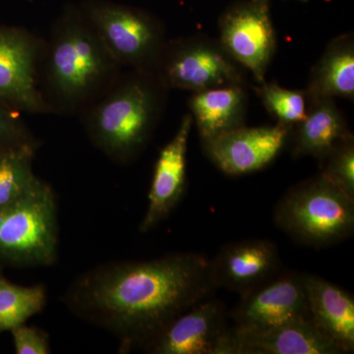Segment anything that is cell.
Listing matches in <instances>:
<instances>
[{"label": "cell", "instance_id": "cell-1", "mask_svg": "<svg viewBox=\"0 0 354 354\" xmlns=\"http://www.w3.org/2000/svg\"><path fill=\"white\" fill-rule=\"evenodd\" d=\"M214 290L205 256L174 253L95 267L72 283L64 302L79 318L118 337L121 351H145L172 321Z\"/></svg>", "mask_w": 354, "mask_h": 354}, {"label": "cell", "instance_id": "cell-2", "mask_svg": "<svg viewBox=\"0 0 354 354\" xmlns=\"http://www.w3.org/2000/svg\"><path fill=\"white\" fill-rule=\"evenodd\" d=\"M111 57L81 8L67 7L44 41L39 90L51 113H82L120 78Z\"/></svg>", "mask_w": 354, "mask_h": 354}, {"label": "cell", "instance_id": "cell-3", "mask_svg": "<svg viewBox=\"0 0 354 354\" xmlns=\"http://www.w3.org/2000/svg\"><path fill=\"white\" fill-rule=\"evenodd\" d=\"M169 90L155 72L132 70L83 111L93 144L118 164H128L148 145Z\"/></svg>", "mask_w": 354, "mask_h": 354}, {"label": "cell", "instance_id": "cell-4", "mask_svg": "<svg viewBox=\"0 0 354 354\" xmlns=\"http://www.w3.org/2000/svg\"><path fill=\"white\" fill-rule=\"evenodd\" d=\"M274 218L279 230L300 243L332 246L353 234L354 199L320 174L288 190Z\"/></svg>", "mask_w": 354, "mask_h": 354}, {"label": "cell", "instance_id": "cell-5", "mask_svg": "<svg viewBox=\"0 0 354 354\" xmlns=\"http://www.w3.org/2000/svg\"><path fill=\"white\" fill-rule=\"evenodd\" d=\"M57 209L48 183H39L0 209V259L17 266H48L57 260Z\"/></svg>", "mask_w": 354, "mask_h": 354}, {"label": "cell", "instance_id": "cell-6", "mask_svg": "<svg viewBox=\"0 0 354 354\" xmlns=\"http://www.w3.org/2000/svg\"><path fill=\"white\" fill-rule=\"evenodd\" d=\"M80 8L116 64L153 72L167 43L160 21L134 7L104 0H90Z\"/></svg>", "mask_w": 354, "mask_h": 354}, {"label": "cell", "instance_id": "cell-7", "mask_svg": "<svg viewBox=\"0 0 354 354\" xmlns=\"http://www.w3.org/2000/svg\"><path fill=\"white\" fill-rule=\"evenodd\" d=\"M156 75L167 88L196 93L227 85H245L243 68L221 48L218 41L191 37L165 43Z\"/></svg>", "mask_w": 354, "mask_h": 354}, {"label": "cell", "instance_id": "cell-8", "mask_svg": "<svg viewBox=\"0 0 354 354\" xmlns=\"http://www.w3.org/2000/svg\"><path fill=\"white\" fill-rule=\"evenodd\" d=\"M44 48L24 28L0 25V104L18 113H51L39 90Z\"/></svg>", "mask_w": 354, "mask_h": 354}, {"label": "cell", "instance_id": "cell-9", "mask_svg": "<svg viewBox=\"0 0 354 354\" xmlns=\"http://www.w3.org/2000/svg\"><path fill=\"white\" fill-rule=\"evenodd\" d=\"M221 48L254 79L265 82L277 48L269 0H245L227 9L218 21Z\"/></svg>", "mask_w": 354, "mask_h": 354}, {"label": "cell", "instance_id": "cell-10", "mask_svg": "<svg viewBox=\"0 0 354 354\" xmlns=\"http://www.w3.org/2000/svg\"><path fill=\"white\" fill-rule=\"evenodd\" d=\"M225 306L209 297L172 321L145 349L153 354H232Z\"/></svg>", "mask_w": 354, "mask_h": 354}, {"label": "cell", "instance_id": "cell-11", "mask_svg": "<svg viewBox=\"0 0 354 354\" xmlns=\"http://www.w3.org/2000/svg\"><path fill=\"white\" fill-rule=\"evenodd\" d=\"M291 130L292 127L281 123L257 127L243 125L202 144L209 160L221 171L228 176H243L274 162L290 138Z\"/></svg>", "mask_w": 354, "mask_h": 354}, {"label": "cell", "instance_id": "cell-12", "mask_svg": "<svg viewBox=\"0 0 354 354\" xmlns=\"http://www.w3.org/2000/svg\"><path fill=\"white\" fill-rule=\"evenodd\" d=\"M237 329L264 330L309 318L304 274H281L241 297L232 312Z\"/></svg>", "mask_w": 354, "mask_h": 354}, {"label": "cell", "instance_id": "cell-13", "mask_svg": "<svg viewBox=\"0 0 354 354\" xmlns=\"http://www.w3.org/2000/svg\"><path fill=\"white\" fill-rule=\"evenodd\" d=\"M192 125V116L185 114L174 136L160 150L149 191L148 208L140 223L141 232H148L165 221L183 196Z\"/></svg>", "mask_w": 354, "mask_h": 354}, {"label": "cell", "instance_id": "cell-14", "mask_svg": "<svg viewBox=\"0 0 354 354\" xmlns=\"http://www.w3.org/2000/svg\"><path fill=\"white\" fill-rule=\"evenodd\" d=\"M278 248L265 239H251L223 247L209 261L214 288H227L241 297L274 276L279 268Z\"/></svg>", "mask_w": 354, "mask_h": 354}, {"label": "cell", "instance_id": "cell-15", "mask_svg": "<svg viewBox=\"0 0 354 354\" xmlns=\"http://www.w3.org/2000/svg\"><path fill=\"white\" fill-rule=\"evenodd\" d=\"M232 354H342L310 318L264 330L232 328Z\"/></svg>", "mask_w": 354, "mask_h": 354}, {"label": "cell", "instance_id": "cell-16", "mask_svg": "<svg viewBox=\"0 0 354 354\" xmlns=\"http://www.w3.org/2000/svg\"><path fill=\"white\" fill-rule=\"evenodd\" d=\"M309 318L344 353L354 351V300L327 279L304 274Z\"/></svg>", "mask_w": 354, "mask_h": 354}, {"label": "cell", "instance_id": "cell-17", "mask_svg": "<svg viewBox=\"0 0 354 354\" xmlns=\"http://www.w3.org/2000/svg\"><path fill=\"white\" fill-rule=\"evenodd\" d=\"M292 156L322 160L342 140L353 137L341 109L332 97H307V113L291 130Z\"/></svg>", "mask_w": 354, "mask_h": 354}, {"label": "cell", "instance_id": "cell-18", "mask_svg": "<svg viewBox=\"0 0 354 354\" xmlns=\"http://www.w3.org/2000/svg\"><path fill=\"white\" fill-rule=\"evenodd\" d=\"M245 85H227L193 93L188 106L200 138L209 141L245 125Z\"/></svg>", "mask_w": 354, "mask_h": 354}, {"label": "cell", "instance_id": "cell-19", "mask_svg": "<svg viewBox=\"0 0 354 354\" xmlns=\"http://www.w3.org/2000/svg\"><path fill=\"white\" fill-rule=\"evenodd\" d=\"M307 97H354V38L344 34L328 44L311 70Z\"/></svg>", "mask_w": 354, "mask_h": 354}, {"label": "cell", "instance_id": "cell-20", "mask_svg": "<svg viewBox=\"0 0 354 354\" xmlns=\"http://www.w3.org/2000/svg\"><path fill=\"white\" fill-rule=\"evenodd\" d=\"M36 147L24 145L0 151V209L17 201L41 180L32 171Z\"/></svg>", "mask_w": 354, "mask_h": 354}, {"label": "cell", "instance_id": "cell-21", "mask_svg": "<svg viewBox=\"0 0 354 354\" xmlns=\"http://www.w3.org/2000/svg\"><path fill=\"white\" fill-rule=\"evenodd\" d=\"M46 301L44 286L14 285L0 277V333L27 322L43 310Z\"/></svg>", "mask_w": 354, "mask_h": 354}, {"label": "cell", "instance_id": "cell-22", "mask_svg": "<svg viewBox=\"0 0 354 354\" xmlns=\"http://www.w3.org/2000/svg\"><path fill=\"white\" fill-rule=\"evenodd\" d=\"M268 113L277 123L293 127L304 120L307 113L305 91L290 90L277 83H261L254 87Z\"/></svg>", "mask_w": 354, "mask_h": 354}, {"label": "cell", "instance_id": "cell-23", "mask_svg": "<svg viewBox=\"0 0 354 354\" xmlns=\"http://www.w3.org/2000/svg\"><path fill=\"white\" fill-rule=\"evenodd\" d=\"M322 171L328 180L354 199L353 136L339 141L321 160Z\"/></svg>", "mask_w": 354, "mask_h": 354}, {"label": "cell", "instance_id": "cell-24", "mask_svg": "<svg viewBox=\"0 0 354 354\" xmlns=\"http://www.w3.org/2000/svg\"><path fill=\"white\" fill-rule=\"evenodd\" d=\"M24 145H37L34 136L18 111L0 104V151Z\"/></svg>", "mask_w": 354, "mask_h": 354}, {"label": "cell", "instance_id": "cell-25", "mask_svg": "<svg viewBox=\"0 0 354 354\" xmlns=\"http://www.w3.org/2000/svg\"><path fill=\"white\" fill-rule=\"evenodd\" d=\"M14 348L17 354L50 353V337L38 328L28 327L25 324L10 330Z\"/></svg>", "mask_w": 354, "mask_h": 354}, {"label": "cell", "instance_id": "cell-26", "mask_svg": "<svg viewBox=\"0 0 354 354\" xmlns=\"http://www.w3.org/2000/svg\"><path fill=\"white\" fill-rule=\"evenodd\" d=\"M299 1L307 2V1H308V0H299Z\"/></svg>", "mask_w": 354, "mask_h": 354}]
</instances>
